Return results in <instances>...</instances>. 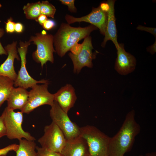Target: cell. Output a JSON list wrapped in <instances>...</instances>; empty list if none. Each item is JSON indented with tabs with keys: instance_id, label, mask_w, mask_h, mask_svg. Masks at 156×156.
Segmentation results:
<instances>
[{
	"instance_id": "cell-1",
	"label": "cell",
	"mask_w": 156,
	"mask_h": 156,
	"mask_svg": "<svg viewBox=\"0 0 156 156\" xmlns=\"http://www.w3.org/2000/svg\"><path fill=\"white\" fill-rule=\"evenodd\" d=\"M140 127L135 119V112L132 110L127 114L118 133L110 137L108 156H124L131 149L135 138L139 133Z\"/></svg>"
},
{
	"instance_id": "cell-2",
	"label": "cell",
	"mask_w": 156,
	"mask_h": 156,
	"mask_svg": "<svg viewBox=\"0 0 156 156\" xmlns=\"http://www.w3.org/2000/svg\"><path fill=\"white\" fill-rule=\"evenodd\" d=\"M97 29L92 25L83 27H74L68 23H62L53 36L56 52L60 57H63L74 44Z\"/></svg>"
},
{
	"instance_id": "cell-3",
	"label": "cell",
	"mask_w": 156,
	"mask_h": 156,
	"mask_svg": "<svg viewBox=\"0 0 156 156\" xmlns=\"http://www.w3.org/2000/svg\"><path fill=\"white\" fill-rule=\"evenodd\" d=\"M80 136L86 141L91 156H108L110 137L98 128L90 125L81 127Z\"/></svg>"
},
{
	"instance_id": "cell-4",
	"label": "cell",
	"mask_w": 156,
	"mask_h": 156,
	"mask_svg": "<svg viewBox=\"0 0 156 156\" xmlns=\"http://www.w3.org/2000/svg\"><path fill=\"white\" fill-rule=\"evenodd\" d=\"M36 46V49L32 56L34 60L43 67L47 62H54L53 53L56 52L53 47V36L51 34H42L38 33L31 36L29 41Z\"/></svg>"
},
{
	"instance_id": "cell-5",
	"label": "cell",
	"mask_w": 156,
	"mask_h": 156,
	"mask_svg": "<svg viewBox=\"0 0 156 156\" xmlns=\"http://www.w3.org/2000/svg\"><path fill=\"white\" fill-rule=\"evenodd\" d=\"M23 114L21 111L15 112L7 107L5 109L2 114L6 127V136L10 140L17 139L19 140L24 138L34 141L35 138L22 128Z\"/></svg>"
},
{
	"instance_id": "cell-6",
	"label": "cell",
	"mask_w": 156,
	"mask_h": 156,
	"mask_svg": "<svg viewBox=\"0 0 156 156\" xmlns=\"http://www.w3.org/2000/svg\"><path fill=\"white\" fill-rule=\"evenodd\" d=\"M50 116L63 133L67 141L78 138L80 136V127L72 122L68 115L54 101L51 106Z\"/></svg>"
},
{
	"instance_id": "cell-7",
	"label": "cell",
	"mask_w": 156,
	"mask_h": 156,
	"mask_svg": "<svg viewBox=\"0 0 156 156\" xmlns=\"http://www.w3.org/2000/svg\"><path fill=\"white\" fill-rule=\"evenodd\" d=\"M49 82L33 87L29 92L28 99L26 105L21 111L23 113L29 114L38 107L45 105L51 106L54 101L53 94L48 91Z\"/></svg>"
},
{
	"instance_id": "cell-8",
	"label": "cell",
	"mask_w": 156,
	"mask_h": 156,
	"mask_svg": "<svg viewBox=\"0 0 156 156\" xmlns=\"http://www.w3.org/2000/svg\"><path fill=\"white\" fill-rule=\"evenodd\" d=\"M38 141L42 147L60 153L66 140L61 130L52 122L45 126L44 134Z\"/></svg>"
},
{
	"instance_id": "cell-9",
	"label": "cell",
	"mask_w": 156,
	"mask_h": 156,
	"mask_svg": "<svg viewBox=\"0 0 156 156\" xmlns=\"http://www.w3.org/2000/svg\"><path fill=\"white\" fill-rule=\"evenodd\" d=\"M19 46L18 47L21 60V66L16 79L14 81V85L16 87H20L26 89L32 88L38 83H45L49 82L47 80L42 79L37 81L31 77L28 73L26 67V56L28 46L31 42L29 41L25 42L20 41Z\"/></svg>"
},
{
	"instance_id": "cell-10",
	"label": "cell",
	"mask_w": 156,
	"mask_h": 156,
	"mask_svg": "<svg viewBox=\"0 0 156 156\" xmlns=\"http://www.w3.org/2000/svg\"><path fill=\"white\" fill-rule=\"evenodd\" d=\"M82 44L81 49L77 54L74 55L71 52L68 53L73 62L74 72L76 73H79L84 67L92 68L93 66L92 60L95 58L98 53L92 52L94 48L91 37L90 36L84 38Z\"/></svg>"
},
{
	"instance_id": "cell-11",
	"label": "cell",
	"mask_w": 156,
	"mask_h": 156,
	"mask_svg": "<svg viewBox=\"0 0 156 156\" xmlns=\"http://www.w3.org/2000/svg\"><path fill=\"white\" fill-rule=\"evenodd\" d=\"M65 19L69 24L75 22H85L89 23L99 29L101 33L105 35L107 22V12L102 11L99 6L93 8L88 14L80 17H75L66 14Z\"/></svg>"
},
{
	"instance_id": "cell-12",
	"label": "cell",
	"mask_w": 156,
	"mask_h": 156,
	"mask_svg": "<svg viewBox=\"0 0 156 156\" xmlns=\"http://www.w3.org/2000/svg\"><path fill=\"white\" fill-rule=\"evenodd\" d=\"M117 50L115 69L117 72L122 75H126L133 72L136 65L135 57L130 53L127 52L123 44H119Z\"/></svg>"
},
{
	"instance_id": "cell-13",
	"label": "cell",
	"mask_w": 156,
	"mask_h": 156,
	"mask_svg": "<svg viewBox=\"0 0 156 156\" xmlns=\"http://www.w3.org/2000/svg\"><path fill=\"white\" fill-rule=\"evenodd\" d=\"M17 44L16 41H14L4 47L7 52L8 56L0 66V75L8 77L14 81L17 75L14 66V60L15 59L18 60H20L18 54Z\"/></svg>"
},
{
	"instance_id": "cell-14",
	"label": "cell",
	"mask_w": 156,
	"mask_h": 156,
	"mask_svg": "<svg viewBox=\"0 0 156 156\" xmlns=\"http://www.w3.org/2000/svg\"><path fill=\"white\" fill-rule=\"evenodd\" d=\"M53 95L54 101L67 113L74 106L77 99L75 90L70 84H66L61 87Z\"/></svg>"
},
{
	"instance_id": "cell-15",
	"label": "cell",
	"mask_w": 156,
	"mask_h": 156,
	"mask_svg": "<svg viewBox=\"0 0 156 156\" xmlns=\"http://www.w3.org/2000/svg\"><path fill=\"white\" fill-rule=\"evenodd\" d=\"M107 2L109 5V8L107 12V22L105 37L101 46L104 47L107 42L108 40H111L117 49L119 46V43L117 41L116 18L115 15L114 3L115 0H109Z\"/></svg>"
},
{
	"instance_id": "cell-16",
	"label": "cell",
	"mask_w": 156,
	"mask_h": 156,
	"mask_svg": "<svg viewBox=\"0 0 156 156\" xmlns=\"http://www.w3.org/2000/svg\"><path fill=\"white\" fill-rule=\"evenodd\" d=\"M60 153L62 156H87L90 154L86 142L81 136L66 141Z\"/></svg>"
},
{
	"instance_id": "cell-17",
	"label": "cell",
	"mask_w": 156,
	"mask_h": 156,
	"mask_svg": "<svg viewBox=\"0 0 156 156\" xmlns=\"http://www.w3.org/2000/svg\"><path fill=\"white\" fill-rule=\"evenodd\" d=\"M29 92L22 87L13 88L7 100L8 109L14 110L16 109L21 111L27 102Z\"/></svg>"
},
{
	"instance_id": "cell-18",
	"label": "cell",
	"mask_w": 156,
	"mask_h": 156,
	"mask_svg": "<svg viewBox=\"0 0 156 156\" xmlns=\"http://www.w3.org/2000/svg\"><path fill=\"white\" fill-rule=\"evenodd\" d=\"M18 148L16 156H36V144L34 141L26 139L19 140Z\"/></svg>"
},
{
	"instance_id": "cell-19",
	"label": "cell",
	"mask_w": 156,
	"mask_h": 156,
	"mask_svg": "<svg viewBox=\"0 0 156 156\" xmlns=\"http://www.w3.org/2000/svg\"><path fill=\"white\" fill-rule=\"evenodd\" d=\"M14 85L13 81L8 77L0 75V107L7 100Z\"/></svg>"
},
{
	"instance_id": "cell-20",
	"label": "cell",
	"mask_w": 156,
	"mask_h": 156,
	"mask_svg": "<svg viewBox=\"0 0 156 156\" xmlns=\"http://www.w3.org/2000/svg\"><path fill=\"white\" fill-rule=\"evenodd\" d=\"M40 2L28 3L23 6V10L26 18L37 21L38 18L41 14L40 9Z\"/></svg>"
},
{
	"instance_id": "cell-21",
	"label": "cell",
	"mask_w": 156,
	"mask_h": 156,
	"mask_svg": "<svg viewBox=\"0 0 156 156\" xmlns=\"http://www.w3.org/2000/svg\"><path fill=\"white\" fill-rule=\"evenodd\" d=\"M40 9L41 14L47 17L54 18L56 10L55 7L48 1H42L40 2Z\"/></svg>"
},
{
	"instance_id": "cell-22",
	"label": "cell",
	"mask_w": 156,
	"mask_h": 156,
	"mask_svg": "<svg viewBox=\"0 0 156 156\" xmlns=\"http://www.w3.org/2000/svg\"><path fill=\"white\" fill-rule=\"evenodd\" d=\"M36 156H62L60 153L53 152L42 147L37 146Z\"/></svg>"
},
{
	"instance_id": "cell-23",
	"label": "cell",
	"mask_w": 156,
	"mask_h": 156,
	"mask_svg": "<svg viewBox=\"0 0 156 156\" xmlns=\"http://www.w3.org/2000/svg\"><path fill=\"white\" fill-rule=\"evenodd\" d=\"M18 144H12L0 149V156L6 155L10 151H13L16 152L18 148Z\"/></svg>"
},
{
	"instance_id": "cell-24",
	"label": "cell",
	"mask_w": 156,
	"mask_h": 156,
	"mask_svg": "<svg viewBox=\"0 0 156 156\" xmlns=\"http://www.w3.org/2000/svg\"><path fill=\"white\" fill-rule=\"evenodd\" d=\"M61 3L67 5L70 11L72 13H76L77 9L75 5L74 0H60Z\"/></svg>"
},
{
	"instance_id": "cell-25",
	"label": "cell",
	"mask_w": 156,
	"mask_h": 156,
	"mask_svg": "<svg viewBox=\"0 0 156 156\" xmlns=\"http://www.w3.org/2000/svg\"><path fill=\"white\" fill-rule=\"evenodd\" d=\"M5 23V29L7 33H12L15 31V23L13 21L12 18L10 17L8 19Z\"/></svg>"
},
{
	"instance_id": "cell-26",
	"label": "cell",
	"mask_w": 156,
	"mask_h": 156,
	"mask_svg": "<svg viewBox=\"0 0 156 156\" xmlns=\"http://www.w3.org/2000/svg\"><path fill=\"white\" fill-rule=\"evenodd\" d=\"M137 29L141 31H145L152 34L156 38V29L154 27H150L139 25L136 28Z\"/></svg>"
},
{
	"instance_id": "cell-27",
	"label": "cell",
	"mask_w": 156,
	"mask_h": 156,
	"mask_svg": "<svg viewBox=\"0 0 156 156\" xmlns=\"http://www.w3.org/2000/svg\"><path fill=\"white\" fill-rule=\"evenodd\" d=\"M55 25V22L54 20L47 19L43 24L42 26L44 29L49 30L54 27Z\"/></svg>"
},
{
	"instance_id": "cell-28",
	"label": "cell",
	"mask_w": 156,
	"mask_h": 156,
	"mask_svg": "<svg viewBox=\"0 0 156 156\" xmlns=\"http://www.w3.org/2000/svg\"><path fill=\"white\" fill-rule=\"evenodd\" d=\"M6 131L3 115L0 116V138L6 136Z\"/></svg>"
},
{
	"instance_id": "cell-29",
	"label": "cell",
	"mask_w": 156,
	"mask_h": 156,
	"mask_svg": "<svg viewBox=\"0 0 156 156\" xmlns=\"http://www.w3.org/2000/svg\"><path fill=\"white\" fill-rule=\"evenodd\" d=\"M82 47V44L77 43L74 44L70 49V50L72 53L74 55L78 54L81 50Z\"/></svg>"
},
{
	"instance_id": "cell-30",
	"label": "cell",
	"mask_w": 156,
	"mask_h": 156,
	"mask_svg": "<svg viewBox=\"0 0 156 156\" xmlns=\"http://www.w3.org/2000/svg\"><path fill=\"white\" fill-rule=\"evenodd\" d=\"M5 33L4 31L2 28H0V55H7V52L4 48L3 47L1 42L0 39L3 36Z\"/></svg>"
},
{
	"instance_id": "cell-31",
	"label": "cell",
	"mask_w": 156,
	"mask_h": 156,
	"mask_svg": "<svg viewBox=\"0 0 156 156\" xmlns=\"http://www.w3.org/2000/svg\"><path fill=\"white\" fill-rule=\"evenodd\" d=\"M24 29V26L23 24L20 22L15 23V31L18 33H22Z\"/></svg>"
},
{
	"instance_id": "cell-32",
	"label": "cell",
	"mask_w": 156,
	"mask_h": 156,
	"mask_svg": "<svg viewBox=\"0 0 156 156\" xmlns=\"http://www.w3.org/2000/svg\"><path fill=\"white\" fill-rule=\"evenodd\" d=\"M147 51L150 53L151 54L153 55L156 52V40H155L154 44L149 46L147 48Z\"/></svg>"
},
{
	"instance_id": "cell-33",
	"label": "cell",
	"mask_w": 156,
	"mask_h": 156,
	"mask_svg": "<svg viewBox=\"0 0 156 156\" xmlns=\"http://www.w3.org/2000/svg\"><path fill=\"white\" fill-rule=\"evenodd\" d=\"M47 16L43 14H40L38 18L37 21L42 25L44 22L47 19Z\"/></svg>"
},
{
	"instance_id": "cell-34",
	"label": "cell",
	"mask_w": 156,
	"mask_h": 156,
	"mask_svg": "<svg viewBox=\"0 0 156 156\" xmlns=\"http://www.w3.org/2000/svg\"><path fill=\"white\" fill-rule=\"evenodd\" d=\"M99 6L102 11L106 12H108L109 8V5L107 2L101 3Z\"/></svg>"
},
{
	"instance_id": "cell-35",
	"label": "cell",
	"mask_w": 156,
	"mask_h": 156,
	"mask_svg": "<svg viewBox=\"0 0 156 156\" xmlns=\"http://www.w3.org/2000/svg\"><path fill=\"white\" fill-rule=\"evenodd\" d=\"M139 156H156V153L153 152L147 153L144 155H140Z\"/></svg>"
},
{
	"instance_id": "cell-36",
	"label": "cell",
	"mask_w": 156,
	"mask_h": 156,
	"mask_svg": "<svg viewBox=\"0 0 156 156\" xmlns=\"http://www.w3.org/2000/svg\"><path fill=\"white\" fill-rule=\"evenodd\" d=\"M2 6V5L0 3V8H1Z\"/></svg>"
},
{
	"instance_id": "cell-37",
	"label": "cell",
	"mask_w": 156,
	"mask_h": 156,
	"mask_svg": "<svg viewBox=\"0 0 156 156\" xmlns=\"http://www.w3.org/2000/svg\"><path fill=\"white\" fill-rule=\"evenodd\" d=\"M91 156V155H90V154H89V155H88V156Z\"/></svg>"
},
{
	"instance_id": "cell-38",
	"label": "cell",
	"mask_w": 156,
	"mask_h": 156,
	"mask_svg": "<svg viewBox=\"0 0 156 156\" xmlns=\"http://www.w3.org/2000/svg\"><path fill=\"white\" fill-rule=\"evenodd\" d=\"M6 156V155H1V156Z\"/></svg>"
}]
</instances>
